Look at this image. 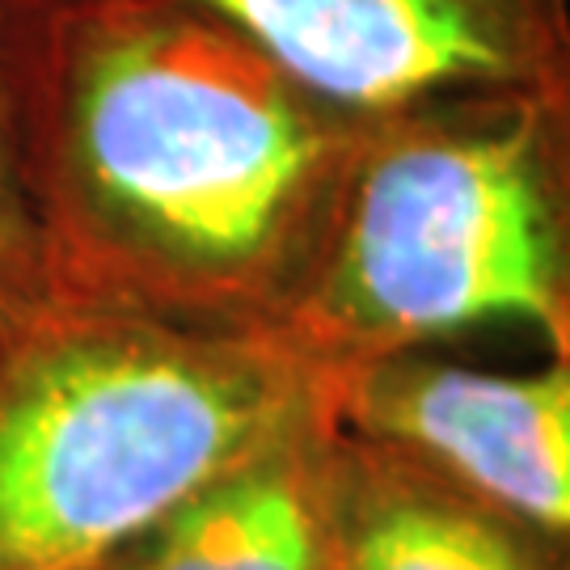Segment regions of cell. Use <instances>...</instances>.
<instances>
[{
    "mask_svg": "<svg viewBox=\"0 0 570 570\" xmlns=\"http://www.w3.org/2000/svg\"><path fill=\"white\" fill-rule=\"evenodd\" d=\"M364 119L190 0H18L13 144L51 308L279 338Z\"/></svg>",
    "mask_w": 570,
    "mask_h": 570,
    "instance_id": "1",
    "label": "cell"
},
{
    "mask_svg": "<svg viewBox=\"0 0 570 570\" xmlns=\"http://www.w3.org/2000/svg\"><path fill=\"white\" fill-rule=\"evenodd\" d=\"M322 385L279 338L47 308L0 338V570H122Z\"/></svg>",
    "mask_w": 570,
    "mask_h": 570,
    "instance_id": "2",
    "label": "cell"
},
{
    "mask_svg": "<svg viewBox=\"0 0 570 570\" xmlns=\"http://www.w3.org/2000/svg\"><path fill=\"white\" fill-rule=\"evenodd\" d=\"M515 322L570 360V94L367 115L326 258L279 343L313 367Z\"/></svg>",
    "mask_w": 570,
    "mask_h": 570,
    "instance_id": "3",
    "label": "cell"
},
{
    "mask_svg": "<svg viewBox=\"0 0 570 570\" xmlns=\"http://www.w3.org/2000/svg\"><path fill=\"white\" fill-rule=\"evenodd\" d=\"M355 115L461 94H570V0H190Z\"/></svg>",
    "mask_w": 570,
    "mask_h": 570,
    "instance_id": "4",
    "label": "cell"
},
{
    "mask_svg": "<svg viewBox=\"0 0 570 570\" xmlns=\"http://www.w3.org/2000/svg\"><path fill=\"white\" fill-rule=\"evenodd\" d=\"M322 372L346 435L402 452L567 550L570 360L499 376L397 351Z\"/></svg>",
    "mask_w": 570,
    "mask_h": 570,
    "instance_id": "5",
    "label": "cell"
},
{
    "mask_svg": "<svg viewBox=\"0 0 570 570\" xmlns=\"http://www.w3.org/2000/svg\"><path fill=\"white\" fill-rule=\"evenodd\" d=\"M330 376L287 428L207 482L122 570H343Z\"/></svg>",
    "mask_w": 570,
    "mask_h": 570,
    "instance_id": "6",
    "label": "cell"
},
{
    "mask_svg": "<svg viewBox=\"0 0 570 570\" xmlns=\"http://www.w3.org/2000/svg\"><path fill=\"white\" fill-rule=\"evenodd\" d=\"M338 550L343 570H567V550L546 537L428 465L346 431L338 440Z\"/></svg>",
    "mask_w": 570,
    "mask_h": 570,
    "instance_id": "7",
    "label": "cell"
},
{
    "mask_svg": "<svg viewBox=\"0 0 570 570\" xmlns=\"http://www.w3.org/2000/svg\"><path fill=\"white\" fill-rule=\"evenodd\" d=\"M13 35L18 0H0V338L35 326L51 308L35 220L21 195L13 144Z\"/></svg>",
    "mask_w": 570,
    "mask_h": 570,
    "instance_id": "8",
    "label": "cell"
}]
</instances>
